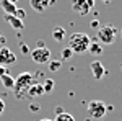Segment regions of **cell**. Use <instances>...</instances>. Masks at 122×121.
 <instances>
[{"label": "cell", "mask_w": 122, "mask_h": 121, "mask_svg": "<svg viewBox=\"0 0 122 121\" xmlns=\"http://www.w3.org/2000/svg\"><path fill=\"white\" fill-rule=\"evenodd\" d=\"M90 43L91 39L86 33H73L68 38V47L73 54H85L90 47Z\"/></svg>", "instance_id": "obj_1"}, {"label": "cell", "mask_w": 122, "mask_h": 121, "mask_svg": "<svg viewBox=\"0 0 122 121\" xmlns=\"http://www.w3.org/2000/svg\"><path fill=\"white\" fill-rule=\"evenodd\" d=\"M116 36H117V28L112 26V25H104V26H99L98 28V33H96V38L99 39V44H112L116 41Z\"/></svg>", "instance_id": "obj_2"}, {"label": "cell", "mask_w": 122, "mask_h": 121, "mask_svg": "<svg viewBox=\"0 0 122 121\" xmlns=\"http://www.w3.org/2000/svg\"><path fill=\"white\" fill-rule=\"evenodd\" d=\"M86 111H88V116H90V118H93V120H101V118L106 116V113H107V105H106L103 100H93V102L88 103Z\"/></svg>", "instance_id": "obj_3"}, {"label": "cell", "mask_w": 122, "mask_h": 121, "mask_svg": "<svg viewBox=\"0 0 122 121\" xmlns=\"http://www.w3.org/2000/svg\"><path fill=\"white\" fill-rule=\"evenodd\" d=\"M34 84V77H33V74H29V72H21V74L15 79V92L18 93H23V92H28V88L31 87V85Z\"/></svg>", "instance_id": "obj_4"}, {"label": "cell", "mask_w": 122, "mask_h": 121, "mask_svg": "<svg viewBox=\"0 0 122 121\" xmlns=\"http://www.w3.org/2000/svg\"><path fill=\"white\" fill-rule=\"evenodd\" d=\"M29 56L33 59V62H36L39 65L49 64V61H51V51L47 47H36L34 51L29 52Z\"/></svg>", "instance_id": "obj_5"}, {"label": "cell", "mask_w": 122, "mask_h": 121, "mask_svg": "<svg viewBox=\"0 0 122 121\" xmlns=\"http://www.w3.org/2000/svg\"><path fill=\"white\" fill-rule=\"evenodd\" d=\"M93 7H94V0H73L72 2V10L80 17L88 15Z\"/></svg>", "instance_id": "obj_6"}, {"label": "cell", "mask_w": 122, "mask_h": 121, "mask_svg": "<svg viewBox=\"0 0 122 121\" xmlns=\"http://www.w3.org/2000/svg\"><path fill=\"white\" fill-rule=\"evenodd\" d=\"M15 61H16V56L10 51L8 47H0V65H3V67H7V65H11L15 64Z\"/></svg>", "instance_id": "obj_7"}, {"label": "cell", "mask_w": 122, "mask_h": 121, "mask_svg": "<svg viewBox=\"0 0 122 121\" xmlns=\"http://www.w3.org/2000/svg\"><path fill=\"white\" fill-rule=\"evenodd\" d=\"M90 70H91V75L94 77V80H101L104 77V74H106L103 62H99V61H93L90 64Z\"/></svg>", "instance_id": "obj_8"}, {"label": "cell", "mask_w": 122, "mask_h": 121, "mask_svg": "<svg viewBox=\"0 0 122 121\" xmlns=\"http://www.w3.org/2000/svg\"><path fill=\"white\" fill-rule=\"evenodd\" d=\"M51 3H52V0H29L31 8L34 10V12H38V13L44 12V10L51 5Z\"/></svg>", "instance_id": "obj_9"}, {"label": "cell", "mask_w": 122, "mask_h": 121, "mask_svg": "<svg viewBox=\"0 0 122 121\" xmlns=\"http://www.w3.org/2000/svg\"><path fill=\"white\" fill-rule=\"evenodd\" d=\"M28 97L31 98H36V97H41V95H44V90H42V84H33L31 87L28 88Z\"/></svg>", "instance_id": "obj_10"}, {"label": "cell", "mask_w": 122, "mask_h": 121, "mask_svg": "<svg viewBox=\"0 0 122 121\" xmlns=\"http://www.w3.org/2000/svg\"><path fill=\"white\" fill-rule=\"evenodd\" d=\"M5 21L8 23L11 28H15V29H23V21L21 20H18L15 15H5Z\"/></svg>", "instance_id": "obj_11"}, {"label": "cell", "mask_w": 122, "mask_h": 121, "mask_svg": "<svg viewBox=\"0 0 122 121\" xmlns=\"http://www.w3.org/2000/svg\"><path fill=\"white\" fill-rule=\"evenodd\" d=\"M0 7L7 15H15V12H16V5L11 3L10 0H0Z\"/></svg>", "instance_id": "obj_12"}, {"label": "cell", "mask_w": 122, "mask_h": 121, "mask_svg": "<svg viewBox=\"0 0 122 121\" xmlns=\"http://www.w3.org/2000/svg\"><path fill=\"white\" fill-rule=\"evenodd\" d=\"M65 28H62V26H56V28L52 29V38H54V41L56 43H62L64 39H65Z\"/></svg>", "instance_id": "obj_13"}, {"label": "cell", "mask_w": 122, "mask_h": 121, "mask_svg": "<svg viewBox=\"0 0 122 121\" xmlns=\"http://www.w3.org/2000/svg\"><path fill=\"white\" fill-rule=\"evenodd\" d=\"M0 80H2V85L7 88V90H13L15 88V79L11 77V75H3V77H0Z\"/></svg>", "instance_id": "obj_14"}, {"label": "cell", "mask_w": 122, "mask_h": 121, "mask_svg": "<svg viewBox=\"0 0 122 121\" xmlns=\"http://www.w3.org/2000/svg\"><path fill=\"white\" fill-rule=\"evenodd\" d=\"M88 51H90L91 54H94V56H101V54H103V44L91 41V43H90V47H88Z\"/></svg>", "instance_id": "obj_15"}, {"label": "cell", "mask_w": 122, "mask_h": 121, "mask_svg": "<svg viewBox=\"0 0 122 121\" xmlns=\"http://www.w3.org/2000/svg\"><path fill=\"white\" fill-rule=\"evenodd\" d=\"M42 90H44V93H51L54 90V80H52V79H44V82H42Z\"/></svg>", "instance_id": "obj_16"}, {"label": "cell", "mask_w": 122, "mask_h": 121, "mask_svg": "<svg viewBox=\"0 0 122 121\" xmlns=\"http://www.w3.org/2000/svg\"><path fill=\"white\" fill-rule=\"evenodd\" d=\"M52 121H75V118L70 115V113H60V115H57L56 116V120H52Z\"/></svg>", "instance_id": "obj_17"}, {"label": "cell", "mask_w": 122, "mask_h": 121, "mask_svg": "<svg viewBox=\"0 0 122 121\" xmlns=\"http://www.w3.org/2000/svg\"><path fill=\"white\" fill-rule=\"evenodd\" d=\"M60 67H62V62L60 61H49V70H52V72H57V70H60Z\"/></svg>", "instance_id": "obj_18"}, {"label": "cell", "mask_w": 122, "mask_h": 121, "mask_svg": "<svg viewBox=\"0 0 122 121\" xmlns=\"http://www.w3.org/2000/svg\"><path fill=\"white\" fill-rule=\"evenodd\" d=\"M60 56H62V59H70V57L73 56V52H72L70 47H64V49L60 51Z\"/></svg>", "instance_id": "obj_19"}, {"label": "cell", "mask_w": 122, "mask_h": 121, "mask_svg": "<svg viewBox=\"0 0 122 121\" xmlns=\"http://www.w3.org/2000/svg\"><path fill=\"white\" fill-rule=\"evenodd\" d=\"M20 51H21V54H23V56H28L29 52H31L29 46H28V44H25V43H20Z\"/></svg>", "instance_id": "obj_20"}, {"label": "cell", "mask_w": 122, "mask_h": 121, "mask_svg": "<svg viewBox=\"0 0 122 121\" xmlns=\"http://www.w3.org/2000/svg\"><path fill=\"white\" fill-rule=\"evenodd\" d=\"M15 17H16L18 20H21V21H23V20L26 18V12H25L23 8H16V12H15Z\"/></svg>", "instance_id": "obj_21"}, {"label": "cell", "mask_w": 122, "mask_h": 121, "mask_svg": "<svg viewBox=\"0 0 122 121\" xmlns=\"http://www.w3.org/2000/svg\"><path fill=\"white\" fill-rule=\"evenodd\" d=\"M90 26H91V28H99L101 25H99L98 20H91V21H90Z\"/></svg>", "instance_id": "obj_22"}, {"label": "cell", "mask_w": 122, "mask_h": 121, "mask_svg": "<svg viewBox=\"0 0 122 121\" xmlns=\"http://www.w3.org/2000/svg\"><path fill=\"white\" fill-rule=\"evenodd\" d=\"M3 75H7V67L0 65V77H3Z\"/></svg>", "instance_id": "obj_23"}, {"label": "cell", "mask_w": 122, "mask_h": 121, "mask_svg": "<svg viewBox=\"0 0 122 121\" xmlns=\"http://www.w3.org/2000/svg\"><path fill=\"white\" fill-rule=\"evenodd\" d=\"M39 108H41L39 105H31V111H33V113H36V111L39 110Z\"/></svg>", "instance_id": "obj_24"}, {"label": "cell", "mask_w": 122, "mask_h": 121, "mask_svg": "<svg viewBox=\"0 0 122 121\" xmlns=\"http://www.w3.org/2000/svg\"><path fill=\"white\" fill-rule=\"evenodd\" d=\"M3 110H5V103H3V100H0V115L3 113Z\"/></svg>", "instance_id": "obj_25"}, {"label": "cell", "mask_w": 122, "mask_h": 121, "mask_svg": "<svg viewBox=\"0 0 122 121\" xmlns=\"http://www.w3.org/2000/svg\"><path fill=\"white\" fill-rule=\"evenodd\" d=\"M56 113H57V115H60V113H64V110H62V106H57V108H56Z\"/></svg>", "instance_id": "obj_26"}, {"label": "cell", "mask_w": 122, "mask_h": 121, "mask_svg": "<svg viewBox=\"0 0 122 121\" xmlns=\"http://www.w3.org/2000/svg\"><path fill=\"white\" fill-rule=\"evenodd\" d=\"M38 47H46V46H44V41H42V39H39V41H38Z\"/></svg>", "instance_id": "obj_27"}, {"label": "cell", "mask_w": 122, "mask_h": 121, "mask_svg": "<svg viewBox=\"0 0 122 121\" xmlns=\"http://www.w3.org/2000/svg\"><path fill=\"white\" fill-rule=\"evenodd\" d=\"M5 41H7V39H5V36L0 38V44H5Z\"/></svg>", "instance_id": "obj_28"}, {"label": "cell", "mask_w": 122, "mask_h": 121, "mask_svg": "<svg viewBox=\"0 0 122 121\" xmlns=\"http://www.w3.org/2000/svg\"><path fill=\"white\" fill-rule=\"evenodd\" d=\"M39 121H52V120H49V118H42V120H39Z\"/></svg>", "instance_id": "obj_29"}, {"label": "cell", "mask_w": 122, "mask_h": 121, "mask_svg": "<svg viewBox=\"0 0 122 121\" xmlns=\"http://www.w3.org/2000/svg\"><path fill=\"white\" fill-rule=\"evenodd\" d=\"M103 2H104V3H109V2H111V0H103Z\"/></svg>", "instance_id": "obj_30"}, {"label": "cell", "mask_w": 122, "mask_h": 121, "mask_svg": "<svg viewBox=\"0 0 122 121\" xmlns=\"http://www.w3.org/2000/svg\"><path fill=\"white\" fill-rule=\"evenodd\" d=\"M10 2H11V3H15V2H16V0H10Z\"/></svg>", "instance_id": "obj_31"}, {"label": "cell", "mask_w": 122, "mask_h": 121, "mask_svg": "<svg viewBox=\"0 0 122 121\" xmlns=\"http://www.w3.org/2000/svg\"><path fill=\"white\" fill-rule=\"evenodd\" d=\"M121 36H122V29H121Z\"/></svg>", "instance_id": "obj_32"}, {"label": "cell", "mask_w": 122, "mask_h": 121, "mask_svg": "<svg viewBox=\"0 0 122 121\" xmlns=\"http://www.w3.org/2000/svg\"><path fill=\"white\" fill-rule=\"evenodd\" d=\"M2 36H3V35H0V38H2Z\"/></svg>", "instance_id": "obj_33"}]
</instances>
